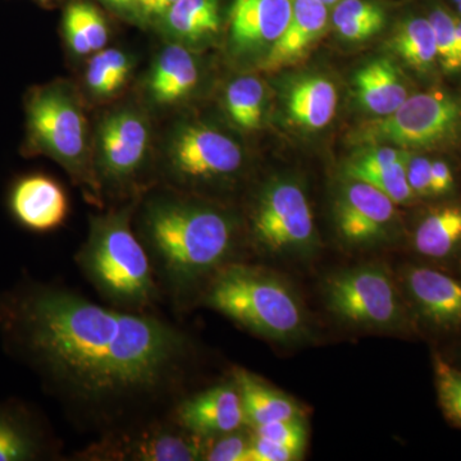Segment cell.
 Instances as JSON below:
<instances>
[{
  "label": "cell",
  "mask_w": 461,
  "mask_h": 461,
  "mask_svg": "<svg viewBox=\"0 0 461 461\" xmlns=\"http://www.w3.org/2000/svg\"><path fill=\"white\" fill-rule=\"evenodd\" d=\"M0 338L51 395L111 432L172 399L193 354L189 338L156 315L30 280L0 293Z\"/></svg>",
  "instance_id": "1"
},
{
  "label": "cell",
  "mask_w": 461,
  "mask_h": 461,
  "mask_svg": "<svg viewBox=\"0 0 461 461\" xmlns=\"http://www.w3.org/2000/svg\"><path fill=\"white\" fill-rule=\"evenodd\" d=\"M144 242L158 284L184 299L230 263L235 229L209 206L159 199L145 209Z\"/></svg>",
  "instance_id": "2"
},
{
  "label": "cell",
  "mask_w": 461,
  "mask_h": 461,
  "mask_svg": "<svg viewBox=\"0 0 461 461\" xmlns=\"http://www.w3.org/2000/svg\"><path fill=\"white\" fill-rule=\"evenodd\" d=\"M76 262L100 296L124 311L148 312L159 297L153 264L130 224V209L91 221Z\"/></svg>",
  "instance_id": "3"
},
{
  "label": "cell",
  "mask_w": 461,
  "mask_h": 461,
  "mask_svg": "<svg viewBox=\"0 0 461 461\" xmlns=\"http://www.w3.org/2000/svg\"><path fill=\"white\" fill-rule=\"evenodd\" d=\"M203 302L272 341H293L305 332V312L295 293L275 273L259 267L227 264L206 285Z\"/></svg>",
  "instance_id": "4"
},
{
  "label": "cell",
  "mask_w": 461,
  "mask_h": 461,
  "mask_svg": "<svg viewBox=\"0 0 461 461\" xmlns=\"http://www.w3.org/2000/svg\"><path fill=\"white\" fill-rule=\"evenodd\" d=\"M461 133V95L430 89L409 95L393 113L369 121L355 133L357 142L412 149L445 147Z\"/></svg>",
  "instance_id": "5"
},
{
  "label": "cell",
  "mask_w": 461,
  "mask_h": 461,
  "mask_svg": "<svg viewBox=\"0 0 461 461\" xmlns=\"http://www.w3.org/2000/svg\"><path fill=\"white\" fill-rule=\"evenodd\" d=\"M27 130L36 150L53 158L96 191L86 166V120L71 91L60 85L41 87L27 103Z\"/></svg>",
  "instance_id": "6"
},
{
  "label": "cell",
  "mask_w": 461,
  "mask_h": 461,
  "mask_svg": "<svg viewBox=\"0 0 461 461\" xmlns=\"http://www.w3.org/2000/svg\"><path fill=\"white\" fill-rule=\"evenodd\" d=\"M330 313L369 330L399 329L403 321L402 299L390 273L377 264L342 269L324 282Z\"/></svg>",
  "instance_id": "7"
},
{
  "label": "cell",
  "mask_w": 461,
  "mask_h": 461,
  "mask_svg": "<svg viewBox=\"0 0 461 461\" xmlns=\"http://www.w3.org/2000/svg\"><path fill=\"white\" fill-rule=\"evenodd\" d=\"M251 235L257 247L272 256L311 251L315 244L314 221L302 187L291 181L269 185L254 209Z\"/></svg>",
  "instance_id": "8"
},
{
  "label": "cell",
  "mask_w": 461,
  "mask_h": 461,
  "mask_svg": "<svg viewBox=\"0 0 461 461\" xmlns=\"http://www.w3.org/2000/svg\"><path fill=\"white\" fill-rule=\"evenodd\" d=\"M209 439L182 429L151 423L140 429L112 432L83 454L87 460L198 461L204 460Z\"/></svg>",
  "instance_id": "9"
},
{
  "label": "cell",
  "mask_w": 461,
  "mask_h": 461,
  "mask_svg": "<svg viewBox=\"0 0 461 461\" xmlns=\"http://www.w3.org/2000/svg\"><path fill=\"white\" fill-rule=\"evenodd\" d=\"M173 175L184 182L230 177L241 168V149L223 133L205 126H187L169 150Z\"/></svg>",
  "instance_id": "10"
},
{
  "label": "cell",
  "mask_w": 461,
  "mask_h": 461,
  "mask_svg": "<svg viewBox=\"0 0 461 461\" xmlns=\"http://www.w3.org/2000/svg\"><path fill=\"white\" fill-rule=\"evenodd\" d=\"M395 205L372 185L351 181L342 190L336 204L339 235L348 244L357 247L381 241L395 221Z\"/></svg>",
  "instance_id": "11"
},
{
  "label": "cell",
  "mask_w": 461,
  "mask_h": 461,
  "mask_svg": "<svg viewBox=\"0 0 461 461\" xmlns=\"http://www.w3.org/2000/svg\"><path fill=\"white\" fill-rule=\"evenodd\" d=\"M149 148L148 123L140 114L121 111L103 122L99 131L100 168L105 180L122 185L140 171Z\"/></svg>",
  "instance_id": "12"
},
{
  "label": "cell",
  "mask_w": 461,
  "mask_h": 461,
  "mask_svg": "<svg viewBox=\"0 0 461 461\" xmlns=\"http://www.w3.org/2000/svg\"><path fill=\"white\" fill-rule=\"evenodd\" d=\"M173 420L182 429L206 438L247 426L241 396L233 379L182 400L173 408Z\"/></svg>",
  "instance_id": "13"
},
{
  "label": "cell",
  "mask_w": 461,
  "mask_h": 461,
  "mask_svg": "<svg viewBox=\"0 0 461 461\" xmlns=\"http://www.w3.org/2000/svg\"><path fill=\"white\" fill-rule=\"evenodd\" d=\"M8 205L14 220L32 232L58 229L68 213L65 190L44 175H29L14 182Z\"/></svg>",
  "instance_id": "14"
},
{
  "label": "cell",
  "mask_w": 461,
  "mask_h": 461,
  "mask_svg": "<svg viewBox=\"0 0 461 461\" xmlns=\"http://www.w3.org/2000/svg\"><path fill=\"white\" fill-rule=\"evenodd\" d=\"M54 445L41 415L21 402H0V461L50 459Z\"/></svg>",
  "instance_id": "15"
},
{
  "label": "cell",
  "mask_w": 461,
  "mask_h": 461,
  "mask_svg": "<svg viewBox=\"0 0 461 461\" xmlns=\"http://www.w3.org/2000/svg\"><path fill=\"white\" fill-rule=\"evenodd\" d=\"M293 0H235L230 9V41L239 50L272 44L284 33Z\"/></svg>",
  "instance_id": "16"
},
{
  "label": "cell",
  "mask_w": 461,
  "mask_h": 461,
  "mask_svg": "<svg viewBox=\"0 0 461 461\" xmlns=\"http://www.w3.org/2000/svg\"><path fill=\"white\" fill-rule=\"evenodd\" d=\"M405 286L420 313L444 329L461 326V281L427 267H411Z\"/></svg>",
  "instance_id": "17"
},
{
  "label": "cell",
  "mask_w": 461,
  "mask_h": 461,
  "mask_svg": "<svg viewBox=\"0 0 461 461\" xmlns=\"http://www.w3.org/2000/svg\"><path fill=\"white\" fill-rule=\"evenodd\" d=\"M327 18V5L320 0H293L290 21L273 42L264 68L276 71L300 59L326 29Z\"/></svg>",
  "instance_id": "18"
},
{
  "label": "cell",
  "mask_w": 461,
  "mask_h": 461,
  "mask_svg": "<svg viewBox=\"0 0 461 461\" xmlns=\"http://www.w3.org/2000/svg\"><path fill=\"white\" fill-rule=\"evenodd\" d=\"M232 379L241 396L249 429L266 426L275 421L303 418L302 408L293 397L271 384H267L263 379L247 369H233Z\"/></svg>",
  "instance_id": "19"
},
{
  "label": "cell",
  "mask_w": 461,
  "mask_h": 461,
  "mask_svg": "<svg viewBox=\"0 0 461 461\" xmlns=\"http://www.w3.org/2000/svg\"><path fill=\"white\" fill-rule=\"evenodd\" d=\"M355 89L366 111L384 117L395 112L408 99L409 93L393 63L377 59L355 75Z\"/></svg>",
  "instance_id": "20"
},
{
  "label": "cell",
  "mask_w": 461,
  "mask_h": 461,
  "mask_svg": "<svg viewBox=\"0 0 461 461\" xmlns=\"http://www.w3.org/2000/svg\"><path fill=\"white\" fill-rule=\"evenodd\" d=\"M198 80V66L194 57L180 45H171L158 56L149 89L159 104H172L189 95Z\"/></svg>",
  "instance_id": "21"
},
{
  "label": "cell",
  "mask_w": 461,
  "mask_h": 461,
  "mask_svg": "<svg viewBox=\"0 0 461 461\" xmlns=\"http://www.w3.org/2000/svg\"><path fill=\"white\" fill-rule=\"evenodd\" d=\"M461 245V205L439 206L430 211L414 233V248L420 256L442 259Z\"/></svg>",
  "instance_id": "22"
},
{
  "label": "cell",
  "mask_w": 461,
  "mask_h": 461,
  "mask_svg": "<svg viewBox=\"0 0 461 461\" xmlns=\"http://www.w3.org/2000/svg\"><path fill=\"white\" fill-rule=\"evenodd\" d=\"M338 93L326 78L309 77L300 81L288 96V112L297 123L311 130L326 127L335 115Z\"/></svg>",
  "instance_id": "23"
},
{
  "label": "cell",
  "mask_w": 461,
  "mask_h": 461,
  "mask_svg": "<svg viewBox=\"0 0 461 461\" xmlns=\"http://www.w3.org/2000/svg\"><path fill=\"white\" fill-rule=\"evenodd\" d=\"M393 47L409 67L429 74L438 65L435 30L429 17L406 18L393 39Z\"/></svg>",
  "instance_id": "24"
},
{
  "label": "cell",
  "mask_w": 461,
  "mask_h": 461,
  "mask_svg": "<svg viewBox=\"0 0 461 461\" xmlns=\"http://www.w3.org/2000/svg\"><path fill=\"white\" fill-rule=\"evenodd\" d=\"M165 16L169 32L182 41H200L220 29L218 0H178Z\"/></svg>",
  "instance_id": "25"
},
{
  "label": "cell",
  "mask_w": 461,
  "mask_h": 461,
  "mask_svg": "<svg viewBox=\"0 0 461 461\" xmlns=\"http://www.w3.org/2000/svg\"><path fill=\"white\" fill-rule=\"evenodd\" d=\"M63 29L67 42L78 56L102 50L108 41L104 18L86 2H74L67 7Z\"/></svg>",
  "instance_id": "26"
},
{
  "label": "cell",
  "mask_w": 461,
  "mask_h": 461,
  "mask_svg": "<svg viewBox=\"0 0 461 461\" xmlns=\"http://www.w3.org/2000/svg\"><path fill=\"white\" fill-rule=\"evenodd\" d=\"M264 104L263 84L256 77H240L230 84L226 107L230 120L240 129L256 130L262 123Z\"/></svg>",
  "instance_id": "27"
},
{
  "label": "cell",
  "mask_w": 461,
  "mask_h": 461,
  "mask_svg": "<svg viewBox=\"0 0 461 461\" xmlns=\"http://www.w3.org/2000/svg\"><path fill=\"white\" fill-rule=\"evenodd\" d=\"M131 67V60L123 51L118 50L99 51L87 66V86L96 95H111L126 84Z\"/></svg>",
  "instance_id": "28"
},
{
  "label": "cell",
  "mask_w": 461,
  "mask_h": 461,
  "mask_svg": "<svg viewBox=\"0 0 461 461\" xmlns=\"http://www.w3.org/2000/svg\"><path fill=\"white\" fill-rule=\"evenodd\" d=\"M429 18L435 30L437 62L447 74H461V51L455 14L442 5H437L429 12Z\"/></svg>",
  "instance_id": "29"
},
{
  "label": "cell",
  "mask_w": 461,
  "mask_h": 461,
  "mask_svg": "<svg viewBox=\"0 0 461 461\" xmlns=\"http://www.w3.org/2000/svg\"><path fill=\"white\" fill-rule=\"evenodd\" d=\"M435 381L439 408L451 423L461 429V371L435 357Z\"/></svg>",
  "instance_id": "30"
},
{
  "label": "cell",
  "mask_w": 461,
  "mask_h": 461,
  "mask_svg": "<svg viewBox=\"0 0 461 461\" xmlns=\"http://www.w3.org/2000/svg\"><path fill=\"white\" fill-rule=\"evenodd\" d=\"M408 162H399L384 167V168L375 169V171L360 173L351 178L372 185L373 187L393 200L395 204H406L417 198L412 193L408 182V176H406Z\"/></svg>",
  "instance_id": "31"
},
{
  "label": "cell",
  "mask_w": 461,
  "mask_h": 461,
  "mask_svg": "<svg viewBox=\"0 0 461 461\" xmlns=\"http://www.w3.org/2000/svg\"><path fill=\"white\" fill-rule=\"evenodd\" d=\"M251 430L263 438L290 448L300 457L304 455L306 442H308V429L303 418L275 421L266 426L256 427Z\"/></svg>",
  "instance_id": "32"
},
{
  "label": "cell",
  "mask_w": 461,
  "mask_h": 461,
  "mask_svg": "<svg viewBox=\"0 0 461 461\" xmlns=\"http://www.w3.org/2000/svg\"><path fill=\"white\" fill-rule=\"evenodd\" d=\"M251 433L244 429L233 430L226 435L209 439L204 460L206 461H249Z\"/></svg>",
  "instance_id": "33"
},
{
  "label": "cell",
  "mask_w": 461,
  "mask_h": 461,
  "mask_svg": "<svg viewBox=\"0 0 461 461\" xmlns=\"http://www.w3.org/2000/svg\"><path fill=\"white\" fill-rule=\"evenodd\" d=\"M411 154L405 149L375 148L357 158L346 168L348 177H355L364 172L375 171L399 162H408Z\"/></svg>",
  "instance_id": "34"
},
{
  "label": "cell",
  "mask_w": 461,
  "mask_h": 461,
  "mask_svg": "<svg viewBox=\"0 0 461 461\" xmlns=\"http://www.w3.org/2000/svg\"><path fill=\"white\" fill-rule=\"evenodd\" d=\"M302 457L290 448L263 438L251 430L249 461H296Z\"/></svg>",
  "instance_id": "35"
},
{
  "label": "cell",
  "mask_w": 461,
  "mask_h": 461,
  "mask_svg": "<svg viewBox=\"0 0 461 461\" xmlns=\"http://www.w3.org/2000/svg\"><path fill=\"white\" fill-rule=\"evenodd\" d=\"M384 16V12L377 5L366 0H341L333 11V25L339 26L350 21Z\"/></svg>",
  "instance_id": "36"
},
{
  "label": "cell",
  "mask_w": 461,
  "mask_h": 461,
  "mask_svg": "<svg viewBox=\"0 0 461 461\" xmlns=\"http://www.w3.org/2000/svg\"><path fill=\"white\" fill-rule=\"evenodd\" d=\"M430 165L429 158L412 156L406 165V176L415 196H433Z\"/></svg>",
  "instance_id": "37"
},
{
  "label": "cell",
  "mask_w": 461,
  "mask_h": 461,
  "mask_svg": "<svg viewBox=\"0 0 461 461\" xmlns=\"http://www.w3.org/2000/svg\"><path fill=\"white\" fill-rule=\"evenodd\" d=\"M384 26V16L364 18V20L350 21L336 26L342 38L351 41H366L377 33Z\"/></svg>",
  "instance_id": "38"
},
{
  "label": "cell",
  "mask_w": 461,
  "mask_h": 461,
  "mask_svg": "<svg viewBox=\"0 0 461 461\" xmlns=\"http://www.w3.org/2000/svg\"><path fill=\"white\" fill-rule=\"evenodd\" d=\"M432 173V194L433 196H442L451 193L455 187V177L453 169L445 160H432L430 165Z\"/></svg>",
  "instance_id": "39"
},
{
  "label": "cell",
  "mask_w": 461,
  "mask_h": 461,
  "mask_svg": "<svg viewBox=\"0 0 461 461\" xmlns=\"http://www.w3.org/2000/svg\"><path fill=\"white\" fill-rule=\"evenodd\" d=\"M178 0H145L144 12L148 14H165Z\"/></svg>",
  "instance_id": "40"
},
{
  "label": "cell",
  "mask_w": 461,
  "mask_h": 461,
  "mask_svg": "<svg viewBox=\"0 0 461 461\" xmlns=\"http://www.w3.org/2000/svg\"><path fill=\"white\" fill-rule=\"evenodd\" d=\"M109 5L122 9L141 8L144 11L145 0H105Z\"/></svg>",
  "instance_id": "41"
},
{
  "label": "cell",
  "mask_w": 461,
  "mask_h": 461,
  "mask_svg": "<svg viewBox=\"0 0 461 461\" xmlns=\"http://www.w3.org/2000/svg\"><path fill=\"white\" fill-rule=\"evenodd\" d=\"M455 27H456L457 41H459V47L461 51V16L455 14Z\"/></svg>",
  "instance_id": "42"
},
{
  "label": "cell",
  "mask_w": 461,
  "mask_h": 461,
  "mask_svg": "<svg viewBox=\"0 0 461 461\" xmlns=\"http://www.w3.org/2000/svg\"><path fill=\"white\" fill-rule=\"evenodd\" d=\"M455 7H456L457 14L461 16V0H453Z\"/></svg>",
  "instance_id": "43"
},
{
  "label": "cell",
  "mask_w": 461,
  "mask_h": 461,
  "mask_svg": "<svg viewBox=\"0 0 461 461\" xmlns=\"http://www.w3.org/2000/svg\"><path fill=\"white\" fill-rule=\"evenodd\" d=\"M320 2L324 3L326 5H335L339 0H320Z\"/></svg>",
  "instance_id": "44"
}]
</instances>
